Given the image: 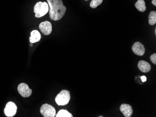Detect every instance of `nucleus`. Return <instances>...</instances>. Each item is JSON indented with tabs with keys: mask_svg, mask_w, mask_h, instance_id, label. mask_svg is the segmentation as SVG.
Returning <instances> with one entry per match:
<instances>
[{
	"mask_svg": "<svg viewBox=\"0 0 156 117\" xmlns=\"http://www.w3.org/2000/svg\"><path fill=\"white\" fill-rule=\"evenodd\" d=\"M41 39V35L39 31L37 30H34L31 31L30 36V43H32L37 42Z\"/></svg>",
	"mask_w": 156,
	"mask_h": 117,
	"instance_id": "11",
	"label": "nucleus"
},
{
	"mask_svg": "<svg viewBox=\"0 0 156 117\" xmlns=\"http://www.w3.org/2000/svg\"><path fill=\"white\" fill-rule=\"evenodd\" d=\"M120 110L124 117H130L133 113V109L132 106L129 104H123L120 106Z\"/></svg>",
	"mask_w": 156,
	"mask_h": 117,
	"instance_id": "9",
	"label": "nucleus"
},
{
	"mask_svg": "<svg viewBox=\"0 0 156 117\" xmlns=\"http://www.w3.org/2000/svg\"><path fill=\"white\" fill-rule=\"evenodd\" d=\"M30 46H31V47H32V43H31V44H30Z\"/></svg>",
	"mask_w": 156,
	"mask_h": 117,
	"instance_id": "19",
	"label": "nucleus"
},
{
	"mask_svg": "<svg viewBox=\"0 0 156 117\" xmlns=\"http://www.w3.org/2000/svg\"><path fill=\"white\" fill-rule=\"evenodd\" d=\"M71 99L70 91L63 90L55 98V101L58 105H66L68 104Z\"/></svg>",
	"mask_w": 156,
	"mask_h": 117,
	"instance_id": "3",
	"label": "nucleus"
},
{
	"mask_svg": "<svg viewBox=\"0 0 156 117\" xmlns=\"http://www.w3.org/2000/svg\"><path fill=\"white\" fill-rule=\"evenodd\" d=\"M40 113L44 117H54L56 116V110L50 105L45 104L40 108Z\"/></svg>",
	"mask_w": 156,
	"mask_h": 117,
	"instance_id": "4",
	"label": "nucleus"
},
{
	"mask_svg": "<svg viewBox=\"0 0 156 117\" xmlns=\"http://www.w3.org/2000/svg\"><path fill=\"white\" fill-rule=\"evenodd\" d=\"M99 117H103V116H99Z\"/></svg>",
	"mask_w": 156,
	"mask_h": 117,
	"instance_id": "20",
	"label": "nucleus"
},
{
	"mask_svg": "<svg viewBox=\"0 0 156 117\" xmlns=\"http://www.w3.org/2000/svg\"><path fill=\"white\" fill-rule=\"evenodd\" d=\"M138 68L142 72L147 73L151 70V65L146 61L141 60L138 62Z\"/></svg>",
	"mask_w": 156,
	"mask_h": 117,
	"instance_id": "10",
	"label": "nucleus"
},
{
	"mask_svg": "<svg viewBox=\"0 0 156 117\" xmlns=\"http://www.w3.org/2000/svg\"><path fill=\"white\" fill-rule=\"evenodd\" d=\"M17 111V106L14 102H8L6 104L4 112L5 115L7 117H12L15 115Z\"/></svg>",
	"mask_w": 156,
	"mask_h": 117,
	"instance_id": "5",
	"label": "nucleus"
},
{
	"mask_svg": "<svg viewBox=\"0 0 156 117\" xmlns=\"http://www.w3.org/2000/svg\"><path fill=\"white\" fill-rule=\"evenodd\" d=\"M152 4L154 5L155 6H156V0H152Z\"/></svg>",
	"mask_w": 156,
	"mask_h": 117,
	"instance_id": "18",
	"label": "nucleus"
},
{
	"mask_svg": "<svg viewBox=\"0 0 156 117\" xmlns=\"http://www.w3.org/2000/svg\"><path fill=\"white\" fill-rule=\"evenodd\" d=\"M135 7L140 12H144L146 9V4L144 0H138L135 3Z\"/></svg>",
	"mask_w": 156,
	"mask_h": 117,
	"instance_id": "12",
	"label": "nucleus"
},
{
	"mask_svg": "<svg viewBox=\"0 0 156 117\" xmlns=\"http://www.w3.org/2000/svg\"><path fill=\"white\" fill-rule=\"evenodd\" d=\"M85 1H88V0H85Z\"/></svg>",
	"mask_w": 156,
	"mask_h": 117,
	"instance_id": "21",
	"label": "nucleus"
},
{
	"mask_svg": "<svg viewBox=\"0 0 156 117\" xmlns=\"http://www.w3.org/2000/svg\"><path fill=\"white\" fill-rule=\"evenodd\" d=\"M103 1V0H92L90 3V7L93 9L96 8L102 3Z\"/></svg>",
	"mask_w": 156,
	"mask_h": 117,
	"instance_id": "15",
	"label": "nucleus"
},
{
	"mask_svg": "<svg viewBox=\"0 0 156 117\" xmlns=\"http://www.w3.org/2000/svg\"><path fill=\"white\" fill-rule=\"evenodd\" d=\"M17 90L23 97H29L32 94V90L29 88L28 84L23 83L19 84L17 87Z\"/></svg>",
	"mask_w": 156,
	"mask_h": 117,
	"instance_id": "6",
	"label": "nucleus"
},
{
	"mask_svg": "<svg viewBox=\"0 0 156 117\" xmlns=\"http://www.w3.org/2000/svg\"><path fill=\"white\" fill-rule=\"evenodd\" d=\"M49 7V15L51 19L58 21L65 14L66 11V6L62 0H47Z\"/></svg>",
	"mask_w": 156,
	"mask_h": 117,
	"instance_id": "1",
	"label": "nucleus"
},
{
	"mask_svg": "<svg viewBox=\"0 0 156 117\" xmlns=\"http://www.w3.org/2000/svg\"><path fill=\"white\" fill-rule=\"evenodd\" d=\"M141 79L142 81V82H144L147 80V78L146 77L144 76H143L141 77Z\"/></svg>",
	"mask_w": 156,
	"mask_h": 117,
	"instance_id": "17",
	"label": "nucleus"
},
{
	"mask_svg": "<svg viewBox=\"0 0 156 117\" xmlns=\"http://www.w3.org/2000/svg\"><path fill=\"white\" fill-rule=\"evenodd\" d=\"M150 59L152 63L156 64V54L154 53L151 56Z\"/></svg>",
	"mask_w": 156,
	"mask_h": 117,
	"instance_id": "16",
	"label": "nucleus"
},
{
	"mask_svg": "<svg viewBox=\"0 0 156 117\" xmlns=\"http://www.w3.org/2000/svg\"><path fill=\"white\" fill-rule=\"evenodd\" d=\"M39 28L41 32L44 35H49L52 32L51 23L47 21L41 22L39 25Z\"/></svg>",
	"mask_w": 156,
	"mask_h": 117,
	"instance_id": "7",
	"label": "nucleus"
},
{
	"mask_svg": "<svg viewBox=\"0 0 156 117\" xmlns=\"http://www.w3.org/2000/svg\"><path fill=\"white\" fill-rule=\"evenodd\" d=\"M49 10V5L46 2H39L35 5L34 12L36 14L35 17L40 18L46 15Z\"/></svg>",
	"mask_w": 156,
	"mask_h": 117,
	"instance_id": "2",
	"label": "nucleus"
},
{
	"mask_svg": "<svg viewBox=\"0 0 156 117\" xmlns=\"http://www.w3.org/2000/svg\"><path fill=\"white\" fill-rule=\"evenodd\" d=\"M132 50L136 55L139 56H142L145 53V50L144 46L139 42L134 43L132 46Z\"/></svg>",
	"mask_w": 156,
	"mask_h": 117,
	"instance_id": "8",
	"label": "nucleus"
},
{
	"mask_svg": "<svg viewBox=\"0 0 156 117\" xmlns=\"http://www.w3.org/2000/svg\"><path fill=\"white\" fill-rule=\"evenodd\" d=\"M56 117H73L72 114L66 110H61L56 114Z\"/></svg>",
	"mask_w": 156,
	"mask_h": 117,
	"instance_id": "13",
	"label": "nucleus"
},
{
	"mask_svg": "<svg viewBox=\"0 0 156 117\" xmlns=\"http://www.w3.org/2000/svg\"><path fill=\"white\" fill-rule=\"evenodd\" d=\"M156 23V12L152 11L149 15V23L150 25H154Z\"/></svg>",
	"mask_w": 156,
	"mask_h": 117,
	"instance_id": "14",
	"label": "nucleus"
}]
</instances>
